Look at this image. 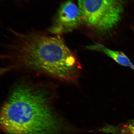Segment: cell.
<instances>
[{"mask_svg":"<svg viewBox=\"0 0 134 134\" xmlns=\"http://www.w3.org/2000/svg\"><path fill=\"white\" fill-rule=\"evenodd\" d=\"M10 30L12 35L5 46L3 56L11 68L76 82L81 73V64L61 35L41 31L21 33Z\"/></svg>","mask_w":134,"mask_h":134,"instance_id":"6da1fadb","label":"cell"},{"mask_svg":"<svg viewBox=\"0 0 134 134\" xmlns=\"http://www.w3.org/2000/svg\"><path fill=\"white\" fill-rule=\"evenodd\" d=\"M53 99L42 85H18L2 108V129L7 134H60L63 124L53 109Z\"/></svg>","mask_w":134,"mask_h":134,"instance_id":"7a4b0ae2","label":"cell"},{"mask_svg":"<svg viewBox=\"0 0 134 134\" xmlns=\"http://www.w3.org/2000/svg\"><path fill=\"white\" fill-rule=\"evenodd\" d=\"M82 19L101 31L111 29L121 19L124 0H78Z\"/></svg>","mask_w":134,"mask_h":134,"instance_id":"3957f363","label":"cell"},{"mask_svg":"<svg viewBox=\"0 0 134 134\" xmlns=\"http://www.w3.org/2000/svg\"><path fill=\"white\" fill-rule=\"evenodd\" d=\"M82 19L79 8L71 0H68L60 5L48 31L61 35L76 27Z\"/></svg>","mask_w":134,"mask_h":134,"instance_id":"277c9868","label":"cell"},{"mask_svg":"<svg viewBox=\"0 0 134 134\" xmlns=\"http://www.w3.org/2000/svg\"><path fill=\"white\" fill-rule=\"evenodd\" d=\"M87 48L89 49L104 53L114 60L119 64L124 66L130 67L134 70V65L128 57L122 52L109 49L103 45L98 43L87 46Z\"/></svg>","mask_w":134,"mask_h":134,"instance_id":"5b68a950","label":"cell"},{"mask_svg":"<svg viewBox=\"0 0 134 134\" xmlns=\"http://www.w3.org/2000/svg\"><path fill=\"white\" fill-rule=\"evenodd\" d=\"M104 132L113 134H134V119L130 120L121 126H108L105 127Z\"/></svg>","mask_w":134,"mask_h":134,"instance_id":"8992f818","label":"cell"}]
</instances>
